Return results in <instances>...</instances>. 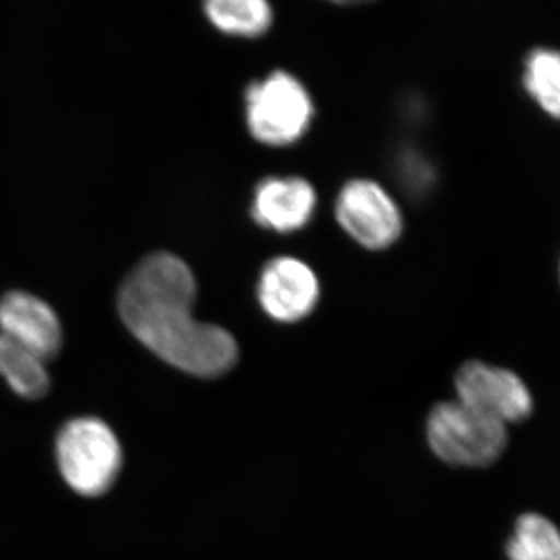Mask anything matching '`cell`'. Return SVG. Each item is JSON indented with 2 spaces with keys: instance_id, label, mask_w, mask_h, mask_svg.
<instances>
[{
  "instance_id": "obj_1",
  "label": "cell",
  "mask_w": 560,
  "mask_h": 560,
  "mask_svg": "<svg viewBox=\"0 0 560 560\" xmlns=\"http://www.w3.org/2000/svg\"><path fill=\"white\" fill-rule=\"evenodd\" d=\"M195 296L186 261L154 253L125 278L117 307L128 330L162 361L197 377H220L237 363V341L223 327L194 318Z\"/></svg>"
},
{
  "instance_id": "obj_2",
  "label": "cell",
  "mask_w": 560,
  "mask_h": 560,
  "mask_svg": "<svg viewBox=\"0 0 560 560\" xmlns=\"http://www.w3.org/2000/svg\"><path fill=\"white\" fill-rule=\"evenodd\" d=\"M58 467L79 495L101 497L113 488L121 469L120 442L97 418L70 420L57 440Z\"/></svg>"
},
{
  "instance_id": "obj_3",
  "label": "cell",
  "mask_w": 560,
  "mask_h": 560,
  "mask_svg": "<svg viewBox=\"0 0 560 560\" xmlns=\"http://www.w3.org/2000/svg\"><path fill=\"white\" fill-rule=\"evenodd\" d=\"M427 438L438 458L452 466L486 467L508 444L506 425L460 401H442L431 411Z\"/></svg>"
},
{
  "instance_id": "obj_4",
  "label": "cell",
  "mask_w": 560,
  "mask_h": 560,
  "mask_svg": "<svg viewBox=\"0 0 560 560\" xmlns=\"http://www.w3.org/2000/svg\"><path fill=\"white\" fill-rule=\"evenodd\" d=\"M313 103L300 80L272 72L246 91V120L250 135L272 147L290 145L311 127Z\"/></svg>"
},
{
  "instance_id": "obj_5",
  "label": "cell",
  "mask_w": 560,
  "mask_h": 560,
  "mask_svg": "<svg viewBox=\"0 0 560 560\" xmlns=\"http://www.w3.org/2000/svg\"><path fill=\"white\" fill-rule=\"evenodd\" d=\"M455 386L460 404L503 425L521 422L533 412L528 386L510 370L469 361L456 374Z\"/></svg>"
},
{
  "instance_id": "obj_6",
  "label": "cell",
  "mask_w": 560,
  "mask_h": 560,
  "mask_svg": "<svg viewBox=\"0 0 560 560\" xmlns=\"http://www.w3.org/2000/svg\"><path fill=\"white\" fill-rule=\"evenodd\" d=\"M337 219L353 241L385 249L399 238L401 215L393 198L370 179H353L338 195Z\"/></svg>"
},
{
  "instance_id": "obj_7",
  "label": "cell",
  "mask_w": 560,
  "mask_h": 560,
  "mask_svg": "<svg viewBox=\"0 0 560 560\" xmlns=\"http://www.w3.org/2000/svg\"><path fill=\"white\" fill-rule=\"evenodd\" d=\"M257 298L264 312L279 323H296L311 315L319 300V282L307 264L278 257L265 265Z\"/></svg>"
},
{
  "instance_id": "obj_8",
  "label": "cell",
  "mask_w": 560,
  "mask_h": 560,
  "mask_svg": "<svg viewBox=\"0 0 560 560\" xmlns=\"http://www.w3.org/2000/svg\"><path fill=\"white\" fill-rule=\"evenodd\" d=\"M0 331L44 363L61 350L60 318L46 301L27 291L13 290L0 298Z\"/></svg>"
},
{
  "instance_id": "obj_9",
  "label": "cell",
  "mask_w": 560,
  "mask_h": 560,
  "mask_svg": "<svg viewBox=\"0 0 560 560\" xmlns=\"http://www.w3.org/2000/svg\"><path fill=\"white\" fill-rule=\"evenodd\" d=\"M315 205V189L307 180L298 176L267 178L257 186L250 212L260 226L285 234L304 228Z\"/></svg>"
},
{
  "instance_id": "obj_10",
  "label": "cell",
  "mask_w": 560,
  "mask_h": 560,
  "mask_svg": "<svg viewBox=\"0 0 560 560\" xmlns=\"http://www.w3.org/2000/svg\"><path fill=\"white\" fill-rule=\"evenodd\" d=\"M0 375L18 396L40 399L50 388L46 363L0 331Z\"/></svg>"
},
{
  "instance_id": "obj_11",
  "label": "cell",
  "mask_w": 560,
  "mask_h": 560,
  "mask_svg": "<svg viewBox=\"0 0 560 560\" xmlns=\"http://www.w3.org/2000/svg\"><path fill=\"white\" fill-rule=\"evenodd\" d=\"M523 88L551 119L560 121V50L536 47L523 62Z\"/></svg>"
},
{
  "instance_id": "obj_12",
  "label": "cell",
  "mask_w": 560,
  "mask_h": 560,
  "mask_svg": "<svg viewBox=\"0 0 560 560\" xmlns=\"http://www.w3.org/2000/svg\"><path fill=\"white\" fill-rule=\"evenodd\" d=\"M506 551L510 560H560V530L544 515H522Z\"/></svg>"
},
{
  "instance_id": "obj_13",
  "label": "cell",
  "mask_w": 560,
  "mask_h": 560,
  "mask_svg": "<svg viewBox=\"0 0 560 560\" xmlns=\"http://www.w3.org/2000/svg\"><path fill=\"white\" fill-rule=\"evenodd\" d=\"M209 21L228 35L259 36L270 27L272 10L264 0H210Z\"/></svg>"
},
{
  "instance_id": "obj_14",
  "label": "cell",
  "mask_w": 560,
  "mask_h": 560,
  "mask_svg": "<svg viewBox=\"0 0 560 560\" xmlns=\"http://www.w3.org/2000/svg\"><path fill=\"white\" fill-rule=\"evenodd\" d=\"M559 278H560V264H559Z\"/></svg>"
}]
</instances>
